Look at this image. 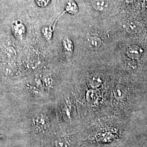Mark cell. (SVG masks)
Instances as JSON below:
<instances>
[{
	"instance_id": "obj_1",
	"label": "cell",
	"mask_w": 147,
	"mask_h": 147,
	"mask_svg": "<svg viewBox=\"0 0 147 147\" xmlns=\"http://www.w3.org/2000/svg\"><path fill=\"white\" fill-rule=\"evenodd\" d=\"M32 125L34 130L37 132L45 131L47 129L48 123L46 118L42 115H38L32 119Z\"/></svg>"
},
{
	"instance_id": "obj_2",
	"label": "cell",
	"mask_w": 147,
	"mask_h": 147,
	"mask_svg": "<svg viewBox=\"0 0 147 147\" xmlns=\"http://www.w3.org/2000/svg\"><path fill=\"white\" fill-rule=\"evenodd\" d=\"M11 27L14 35L17 38L21 39L26 33V27L20 20H16L11 24Z\"/></svg>"
},
{
	"instance_id": "obj_3",
	"label": "cell",
	"mask_w": 147,
	"mask_h": 147,
	"mask_svg": "<svg viewBox=\"0 0 147 147\" xmlns=\"http://www.w3.org/2000/svg\"><path fill=\"white\" fill-rule=\"evenodd\" d=\"M102 42L99 38L94 36L88 37L85 40V45L89 50H95L99 49L101 46Z\"/></svg>"
},
{
	"instance_id": "obj_4",
	"label": "cell",
	"mask_w": 147,
	"mask_h": 147,
	"mask_svg": "<svg viewBox=\"0 0 147 147\" xmlns=\"http://www.w3.org/2000/svg\"><path fill=\"white\" fill-rule=\"evenodd\" d=\"M63 47L67 57L70 58L73 53L74 45L73 42L68 37L63 39Z\"/></svg>"
},
{
	"instance_id": "obj_5",
	"label": "cell",
	"mask_w": 147,
	"mask_h": 147,
	"mask_svg": "<svg viewBox=\"0 0 147 147\" xmlns=\"http://www.w3.org/2000/svg\"><path fill=\"white\" fill-rule=\"evenodd\" d=\"M142 29V25L141 24L136 21H132L127 24L126 26V31L130 33H136Z\"/></svg>"
},
{
	"instance_id": "obj_6",
	"label": "cell",
	"mask_w": 147,
	"mask_h": 147,
	"mask_svg": "<svg viewBox=\"0 0 147 147\" xmlns=\"http://www.w3.org/2000/svg\"><path fill=\"white\" fill-rule=\"evenodd\" d=\"M79 11V8L77 4L73 0H70L65 6V11L68 12L70 14H75Z\"/></svg>"
},
{
	"instance_id": "obj_7",
	"label": "cell",
	"mask_w": 147,
	"mask_h": 147,
	"mask_svg": "<svg viewBox=\"0 0 147 147\" xmlns=\"http://www.w3.org/2000/svg\"><path fill=\"white\" fill-rule=\"evenodd\" d=\"M54 28L55 27H53L52 26H45L42 28V34L48 42H50L52 39Z\"/></svg>"
},
{
	"instance_id": "obj_8",
	"label": "cell",
	"mask_w": 147,
	"mask_h": 147,
	"mask_svg": "<svg viewBox=\"0 0 147 147\" xmlns=\"http://www.w3.org/2000/svg\"><path fill=\"white\" fill-rule=\"evenodd\" d=\"M92 5L95 10L103 11L106 7L105 0H92Z\"/></svg>"
},
{
	"instance_id": "obj_9",
	"label": "cell",
	"mask_w": 147,
	"mask_h": 147,
	"mask_svg": "<svg viewBox=\"0 0 147 147\" xmlns=\"http://www.w3.org/2000/svg\"><path fill=\"white\" fill-rule=\"evenodd\" d=\"M102 83V80L100 79V77L95 76L92 78L90 81V84H91L93 87H98L100 86V84Z\"/></svg>"
},
{
	"instance_id": "obj_10",
	"label": "cell",
	"mask_w": 147,
	"mask_h": 147,
	"mask_svg": "<svg viewBox=\"0 0 147 147\" xmlns=\"http://www.w3.org/2000/svg\"><path fill=\"white\" fill-rule=\"evenodd\" d=\"M43 84L45 87L50 88L51 87L53 84V80L50 76H46L43 80Z\"/></svg>"
},
{
	"instance_id": "obj_11",
	"label": "cell",
	"mask_w": 147,
	"mask_h": 147,
	"mask_svg": "<svg viewBox=\"0 0 147 147\" xmlns=\"http://www.w3.org/2000/svg\"><path fill=\"white\" fill-rule=\"evenodd\" d=\"M6 54L9 58H14L16 56V49L12 47H7L6 49Z\"/></svg>"
},
{
	"instance_id": "obj_12",
	"label": "cell",
	"mask_w": 147,
	"mask_h": 147,
	"mask_svg": "<svg viewBox=\"0 0 147 147\" xmlns=\"http://www.w3.org/2000/svg\"><path fill=\"white\" fill-rule=\"evenodd\" d=\"M56 146L57 147H69L68 142L64 139H58L56 142Z\"/></svg>"
},
{
	"instance_id": "obj_13",
	"label": "cell",
	"mask_w": 147,
	"mask_h": 147,
	"mask_svg": "<svg viewBox=\"0 0 147 147\" xmlns=\"http://www.w3.org/2000/svg\"><path fill=\"white\" fill-rule=\"evenodd\" d=\"M51 0H36L37 5L40 7H45L47 6Z\"/></svg>"
},
{
	"instance_id": "obj_14",
	"label": "cell",
	"mask_w": 147,
	"mask_h": 147,
	"mask_svg": "<svg viewBox=\"0 0 147 147\" xmlns=\"http://www.w3.org/2000/svg\"><path fill=\"white\" fill-rule=\"evenodd\" d=\"M115 94L116 98H121L123 96V90L121 88V87H116L115 90Z\"/></svg>"
},
{
	"instance_id": "obj_15",
	"label": "cell",
	"mask_w": 147,
	"mask_h": 147,
	"mask_svg": "<svg viewBox=\"0 0 147 147\" xmlns=\"http://www.w3.org/2000/svg\"><path fill=\"white\" fill-rule=\"evenodd\" d=\"M137 49H135L134 50V49L130 48V49L128 51L129 56H130L131 57H132L134 54H135L134 57V58H137L138 56V55H139V54H140V53H139V51H137Z\"/></svg>"
},
{
	"instance_id": "obj_16",
	"label": "cell",
	"mask_w": 147,
	"mask_h": 147,
	"mask_svg": "<svg viewBox=\"0 0 147 147\" xmlns=\"http://www.w3.org/2000/svg\"><path fill=\"white\" fill-rule=\"evenodd\" d=\"M126 3H133L136 0H125Z\"/></svg>"
},
{
	"instance_id": "obj_17",
	"label": "cell",
	"mask_w": 147,
	"mask_h": 147,
	"mask_svg": "<svg viewBox=\"0 0 147 147\" xmlns=\"http://www.w3.org/2000/svg\"><path fill=\"white\" fill-rule=\"evenodd\" d=\"M144 5H145L146 7L147 8V0H144Z\"/></svg>"
}]
</instances>
